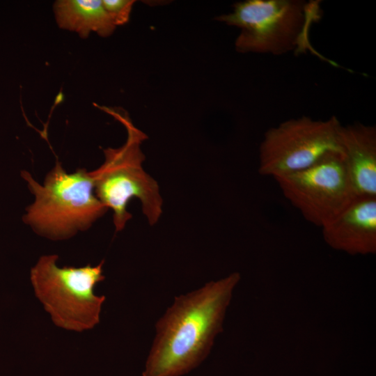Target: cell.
<instances>
[{"label":"cell","mask_w":376,"mask_h":376,"mask_svg":"<svg viewBox=\"0 0 376 376\" xmlns=\"http://www.w3.org/2000/svg\"><path fill=\"white\" fill-rule=\"evenodd\" d=\"M240 280V274L234 272L175 297L156 323L143 376H181L198 366L223 330L226 312Z\"/></svg>","instance_id":"1"},{"label":"cell","mask_w":376,"mask_h":376,"mask_svg":"<svg viewBox=\"0 0 376 376\" xmlns=\"http://www.w3.org/2000/svg\"><path fill=\"white\" fill-rule=\"evenodd\" d=\"M21 175L35 196L23 220L40 235L52 240L69 238L88 229L108 210L95 194L93 171L80 169L68 173L57 162L43 185L26 171Z\"/></svg>","instance_id":"2"},{"label":"cell","mask_w":376,"mask_h":376,"mask_svg":"<svg viewBox=\"0 0 376 376\" xmlns=\"http://www.w3.org/2000/svg\"><path fill=\"white\" fill-rule=\"evenodd\" d=\"M114 114L127 129V141L120 148L104 149V162L93 173L95 194L104 207L112 210L116 231L118 232L132 218L127 211L132 198L139 199L150 225L156 224L162 214V198L157 182L142 166L145 157L140 146L146 135L127 116Z\"/></svg>","instance_id":"3"},{"label":"cell","mask_w":376,"mask_h":376,"mask_svg":"<svg viewBox=\"0 0 376 376\" xmlns=\"http://www.w3.org/2000/svg\"><path fill=\"white\" fill-rule=\"evenodd\" d=\"M57 255L43 256L31 269L36 296L61 328L76 331L93 328L100 322L105 296H97L95 285L104 280L102 260L95 267L56 265Z\"/></svg>","instance_id":"4"},{"label":"cell","mask_w":376,"mask_h":376,"mask_svg":"<svg viewBox=\"0 0 376 376\" xmlns=\"http://www.w3.org/2000/svg\"><path fill=\"white\" fill-rule=\"evenodd\" d=\"M310 4L301 0H246L217 20L240 29L235 47L240 53L282 55L294 50L308 22Z\"/></svg>","instance_id":"5"},{"label":"cell","mask_w":376,"mask_h":376,"mask_svg":"<svg viewBox=\"0 0 376 376\" xmlns=\"http://www.w3.org/2000/svg\"><path fill=\"white\" fill-rule=\"evenodd\" d=\"M335 116L315 120L303 116L285 120L265 133L259 148V172L274 178L300 171L331 152H341Z\"/></svg>","instance_id":"6"},{"label":"cell","mask_w":376,"mask_h":376,"mask_svg":"<svg viewBox=\"0 0 376 376\" xmlns=\"http://www.w3.org/2000/svg\"><path fill=\"white\" fill-rule=\"evenodd\" d=\"M304 218L322 228L355 198L341 152H331L300 171L274 178Z\"/></svg>","instance_id":"7"},{"label":"cell","mask_w":376,"mask_h":376,"mask_svg":"<svg viewBox=\"0 0 376 376\" xmlns=\"http://www.w3.org/2000/svg\"><path fill=\"white\" fill-rule=\"evenodd\" d=\"M325 242L350 255L376 252V197H355L322 228Z\"/></svg>","instance_id":"8"},{"label":"cell","mask_w":376,"mask_h":376,"mask_svg":"<svg viewBox=\"0 0 376 376\" xmlns=\"http://www.w3.org/2000/svg\"><path fill=\"white\" fill-rule=\"evenodd\" d=\"M338 140L355 197H376V127L341 125Z\"/></svg>","instance_id":"9"},{"label":"cell","mask_w":376,"mask_h":376,"mask_svg":"<svg viewBox=\"0 0 376 376\" xmlns=\"http://www.w3.org/2000/svg\"><path fill=\"white\" fill-rule=\"evenodd\" d=\"M54 12L59 27L75 31L81 38H87L91 31L107 37L116 27L100 0H58Z\"/></svg>","instance_id":"10"},{"label":"cell","mask_w":376,"mask_h":376,"mask_svg":"<svg viewBox=\"0 0 376 376\" xmlns=\"http://www.w3.org/2000/svg\"><path fill=\"white\" fill-rule=\"evenodd\" d=\"M102 4L114 25H123L130 18L134 0H103Z\"/></svg>","instance_id":"11"}]
</instances>
